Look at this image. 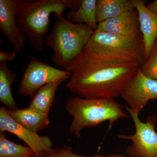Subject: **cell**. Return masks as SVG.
Returning a JSON list of instances; mask_svg holds the SVG:
<instances>
[{"label": "cell", "instance_id": "cell-1", "mask_svg": "<svg viewBox=\"0 0 157 157\" xmlns=\"http://www.w3.org/2000/svg\"><path fill=\"white\" fill-rule=\"evenodd\" d=\"M140 67L133 63H92L81 54L65 68L71 73L66 88L80 98L115 99L121 97Z\"/></svg>", "mask_w": 157, "mask_h": 157}, {"label": "cell", "instance_id": "cell-2", "mask_svg": "<svg viewBox=\"0 0 157 157\" xmlns=\"http://www.w3.org/2000/svg\"><path fill=\"white\" fill-rule=\"evenodd\" d=\"M144 54L142 37L122 36L97 29L81 55L92 63H133L140 66L144 62Z\"/></svg>", "mask_w": 157, "mask_h": 157}, {"label": "cell", "instance_id": "cell-3", "mask_svg": "<svg viewBox=\"0 0 157 157\" xmlns=\"http://www.w3.org/2000/svg\"><path fill=\"white\" fill-rule=\"evenodd\" d=\"M68 114L73 117L69 127L70 134L77 139L86 128L98 126L108 121L109 128L120 120L127 118L128 113L113 98H69L65 105Z\"/></svg>", "mask_w": 157, "mask_h": 157}, {"label": "cell", "instance_id": "cell-4", "mask_svg": "<svg viewBox=\"0 0 157 157\" xmlns=\"http://www.w3.org/2000/svg\"><path fill=\"white\" fill-rule=\"evenodd\" d=\"M67 9L68 0H17L16 22L32 48L44 49L52 14L61 17Z\"/></svg>", "mask_w": 157, "mask_h": 157}, {"label": "cell", "instance_id": "cell-5", "mask_svg": "<svg viewBox=\"0 0 157 157\" xmlns=\"http://www.w3.org/2000/svg\"><path fill=\"white\" fill-rule=\"evenodd\" d=\"M94 31L86 25L69 21L63 15L57 17L52 31L45 37V45L53 51L54 64L67 67L82 53Z\"/></svg>", "mask_w": 157, "mask_h": 157}, {"label": "cell", "instance_id": "cell-6", "mask_svg": "<svg viewBox=\"0 0 157 157\" xmlns=\"http://www.w3.org/2000/svg\"><path fill=\"white\" fill-rule=\"evenodd\" d=\"M125 109L134 123L135 132L130 135H118L119 139L130 140V145L126 151L129 157H157V132L155 126L157 117H150L145 122L140 120L139 113L129 108L126 105Z\"/></svg>", "mask_w": 157, "mask_h": 157}, {"label": "cell", "instance_id": "cell-7", "mask_svg": "<svg viewBox=\"0 0 157 157\" xmlns=\"http://www.w3.org/2000/svg\"><path fill=\"white\" fill-rule=\"evenodd\" d=\"M71 73L52 67L36 57L30 58L18 87L22 95L30 97L46 85L54 82L65 81L71 77Z\"/></svg>", "mask_w": 157, "mask_h": 157}, {"label": "cell", "instance_id": "cell-8", "mask_svg": "<svg viewBox=\"0 0 157 157\" xmlns=\"http://www.w3.org/2000/svg\"><path fill=\"white\" fill-rule=\"evenodd\" d=\"M121 97L129 108L139 113L149 101L157 100V80L145 76L139 67Z\"/></svg>", "mask_w": 157, "mask_h": 157}, {"label": "cell", "instance_id": "cell-9", "mask_svg": "<svg viewBox=\"0 0 157 157\" xmlns=\"http://www.w3.org/2000/svg\"><path fill=\"white\" fill-rule=\"evenodd\" d=\"M0 132H9L23 140L34 152L35 155L49 153L53 146L52 141L48 136H41L36 132L21 125L14 120L8 109L0 108Z\"/></svg>", "mask_w": 157, "mask_h": 157}, {"label": "cell", "instance_id": "cell-10", "mask_svg": "<svg viewBox=\"0 0 157 157\" xmlns=\"http://www.w3.org/2000/svg\"><path fill=\"white\" fill-rule=\"evenodd\" d=\"M17 0H0V29L7 37L13 51L21 53L26 37L16 21Z\"/></svg>", "mask_w": 157, "mask_h": 157}, {"label": "cell", "instance_id": "cell-11", "mask_svg": "<svg viewBox=\"0 0 157 157\" xmlns=\"http://www.w3.org/2000/svg\"><path fill=\"white\" fill-rule=\"evenodd\" d=\"M97 29L118 36H140L138 13L136 9L98 24Z\"/></svg>", "mask_w": 157, "mask_h": 157}, {"label": "cell", "instance_id": "cell-12", "mask_svg": "<svg viewBox=\"0 0 157 157\" xmlns=\"http://www.w3.org/2000/svg\"><path fill=\"white\" fill-rule=\"evenodd\" d=\"M139 17L140 31L144 47V61L147 59L157 39V14L150 11L145 1L133 0Z\"/></svg>", "mask_w": 157, "mask_h": 157}, {"label": "cell", "instance_id": "cell-13", "mask_svg": "<svg viewBox=\"0 0 157 157\" xmlns=\"http://www.w3.org/2000/svg\"><path fill=\"white\" fill-rule=\"evenodd\" d=\"M7 109L16 122L36 133L47 128L50 124L48 115L39 113L29 107L24 109Z\"/></svg>", "mask_w": 157, "mask_h": 157}, {"label": "cell", "instance_id": "cell-14", "mask_svg": "<svg viewBox=\"0 0 157 157\" xmlns=\"http://www.w3.org/2000/svg\"><path fill=\"white\" fill-rule=\"evenodd\" d=\"M135 9L133 0H97L96 20L99 24Z\"/></svg>", "mask_w": 157, "mask_h": 157}, {"label": "cell", "instance_id": "cell-15", "mask_svg": "<svg viewBox=\"0 0 157 157\" xmlns=\"http://www.w3.org/2000/svg\"><path fill=\"white\" fill-rule=\"evenodd\" d=\"M97 0H82L73 10L67 14V19L78 24L86 25L94 30L98 29L96 20V5Z\"/></svg>", "mask_w": 157, "mask_h": 157}, {"label": "cell", "instance_id": "cell-16", "mask_svg": "<svg viewBox=\"0 0 157 157\" xmlns=\"http://www.w3.org/2000/svg\"><path fill=\"white\" fill-rule=\"evenodd\" d=\"M63 82H54L40 88L32 97L29 107L39 113L48 115L54 101L57 90Z\"/></svg>", "mask_w": 157, "mask_h": 157}, {"label": "cell", "instance_id": "cell-17", "mask_svg": "<svg viewBox=\"0 0 157 157\" xmlns=\"http://www.w3.org/2000/svg\"><path fill=\"white\" fill-rule=\"evenodd\" d=\"M17 75L9 67L6 63L0 64V101L9 109L17 108L12 92V85L16 81Z\"/></svg>", "mask_w": 157, "mask_h": 157}, {"label": "cell", "instance_id": "cell-18", "mask_svg": "<svg viewBox=\"0 0 157 157\" xmlns=\"http://www.w3.org/2000/svg\"><path fill=\"white\" fill-rule=\"evenodd\" d=\"M34 155L28 146L8 140L5 132H0V157H31Z\"/></svg>", "mask_w": 157, "mask_h": 157}, {"label": "cell", "instance_id": "cell-19", "mask_svg": "<svg viewBox=\"0 0 157 157\" xmlns=\"http://www.w3.org/2000/svg\"><path fill=\"white\" fill-rule=\"evenodd\" d=\"M140 69L145 76L157 80V39L148 58L140 65Z\"/></svg>", "mask_w": 157, "mask_h": 157}, {"label": "cell", "instance_id": "cell-20", "mask_svg": "<svg viewBox=\"0 0 157 157\" xmlns=\"http://www.w3.org/2000/svg\"><path fill=\"white\" fill-rule=\"evenodd\" d=\"M47 157H125L124 155L112 154L107 155H95L94 156H83L76 155L70 146H65L60 148L52 149L47 154Z\"/></svg>", "mask_w": 157, "mask_h": 157}, {"label": "cell", "instance_id": "cell-21", "mask_svg": "<svg viewBox=\"0 0 157 157\" xmlns=\"http://www.w3.org/2000/svg\"><path fill=\"white\" fill-rule=\"evenodd\" d=\"M16 53L15 52H7L2 49H0V63H6L13 61L16 57Z\"/></svg>", "mask_w": 157, "mask_h": 157}, {"label": "cell", "instance_id": "cell-22", "mask_svg": "<svg viewBox=\"0 0 157 157\" xmlns=\"http://www.w3.org/2000/svg\"><path fill=\"white\" fill-rule=\"evenodd\" d=\"M146 7L152 12L157 14V0L149 3Z\"/></svg>", "mask_w": 157, "mask_h": 157}, {"label": "cell", "instance_id": "cell-23", "mask_svg": "<svg viewBox=\"0 0 157 157\" xmlns=\"http://www.w3.org/2000/svg\"><path fill=\"white\" fill-rule=\"evenodd\" d=\"M31 157H47V154L46 155H34L33 156Z\"/></svg>", "mask_w": 157, "mask_h": 157}]
</instances>
